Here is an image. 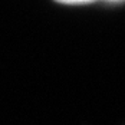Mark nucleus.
Returning <instances> with one entry per match:
<instances>
[{"instance_id":"nucleus-1","label":"nucleus","mask_w":125,"mask_h":125,"mask_svg":"<svg viewBox=\"0 0 125 125\" xmlns=\"http://www.w3.org/2000/svg\"><path fill=\"white\" fill-rule=\"evenodd\" d=\"M59 3H66V4H76V3H88L92 0H56Z\"/></svg>"},{"instance_id":"nucleus-2","label":"nucleus","mask_w":125,"mask_h":125,"mask_svg":"<svg viewBox=\"0 0 125 125\" xmlns=\"http://www.w3.org/2000/svg\"><path fill=\"white\" fill-rule=\"evenodd\" d=\"M111 1H121V0H111Z\"/></svg>"}]
</instances>
